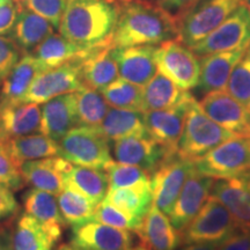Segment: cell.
Masks as SVG:
<instances>
[{
    "instance_id": "f6af8a7d",
    "label": "cell",
    "mask_w": 250,
    "mask_h": 250,
    "mask_svg": "<svg viewBox=\"0 0 250 250\" xmlns=\"http://www.w3.org/2000/svg\"><path fill=\"white\" fill-rule=\"evenodd\" d=\"M18 210L19 204L14 197L13 190L0 184V224L13 217Z\"/></svg>"
},
{
    "instance_id": "30bf717a",
    "label": "cell",
    "mask_w": 250,
    "mask_h": 250,
    "mask_svg": "<svg viewBox=\"0 0 250 250\" xmlns=\"http://www.w3.org/2000/svg\"><path fill=\"white\" fill-rule=\"evenodd\" d=\"M83 59L65 62L41 72L24 94L21 102L43 104L62 94L74 93L83 87L80 67Z\"/></svg>"
},
{
    "instance_id": "60d3db41",
    "label": "cell",
    "mask_w": 250,
    "mask_h": 250,
    "mask_svg": "<svg viewBox=\"0 0 250 250\" xmlns=\"http://www.w3.org/2000/svg\"><path fill=\"white\" fill-rule=\"evenodd\" d=\"M20 2L22 7L46 19L55 28H59L68 0H23Z\"/></svg>"
},
{
    "instance_id": "277c9868",
    "label": "cell",
    "mask_w": 250,
    "mask_h": 250,
    "mask_svg": "<svg viewBox=\"0 0 250 250\" xmlns=\"http://www.w3.org/2000/svg\"><path fill=\"white\" fill-rule=\"evenodd\" d=\"M241 5V0H199L177 20L179 40L190 49L220 26Z\"/></svg>"
},
{
    "instance_id": "44dd1931",
    "label": "cell",
    "mask_w": 250,
    "mask_h": 250,
    "mask_svg": "<svg viewBox=\"0 0 250 250\" xmlns=\"http://www.w3.org/2000/svg\"><path fill=\"white\" fill-rule=\"evenodd\" d=\"M41 132V107L18 102L0 108V142Z\"/></svg>"
},
{
    "instance_id": "8d00e7d4",
    "label": "cell",
    "mask_w": 250,
    "mask_h": 250,
    "mask_svg": "<svg viewBox=\"0 0 250 250\" xmlns=\"http://www.w3.org/2000/svg\"><path fill=\"white\" fill-rule=\"evenodd\" d=\"M103 98L110 107L144 111L143 87L122 79L112 81L101 90Z\"/></svg>"
},
{
    "instance_id": "f5cc1de1",
    "label": "cell",
    "mask_w": 250,
    "mask_h": 250,
    "mask_svg": "<svg viewBox=\"0 0 250 250\" xmlns=\"http://www.w3.org/2000/svg\"><path fill=\"white\" fill-rule=\"evenodd\" d=\"M152 1H154V2H158V4H160V2L162 1V0H152Z\"/></svg>"
},
{
    "instance_id": "9f6ffc18",
    "label": "cell",
    "mask_w": 250,
    "mask_h": 250,
    "mask_svg": "<svg viewBox=\"0 0 250 250\" xmlns=\"http://www.w3.org/2000/svg\"><path fill=\"white\" fill-rule=\"evenodd\" d=\"M20 1H23V0H20Z\"/></svg>"
},
{
    "instance_id": "7c38bea8",
    "label": "cell",
    "mask_w": 250,
    "mask_h": 250,
    "mask_svg": "<svg viewBox=\"0 0 250 250\" xmlns=\"http://www.w3.org/2000/svg\"><path fill=\"white\" fill-rule=\"evenodd\" d=\"M136 239L131 230L90 220L72 227L70 245L81 250H132Z\"/></svg>"
},
{
    "instance_id": "9a60e30c",
    "label": "cell",
    "mask_w": 250,
    "mask_h": 250,
    "mask_svg": "<svg viewBox=\"0 0 250 250\" xmlns=\"http://www.w3.org/2000/svg\"><path fill=\"white\" fill-rule=\"evenodd\" d=\"M214 179L199 174L195 166L184 182L174 208L169 213V220L175 229L181 233L190 221L201 211L210 197Z\"/></svg>"
},
{
    "instance_id": "ba28073f",
    "label": "cell",
    "mask_w": 250,
    "mask_h": 250,
    "mask_svg": "<svg viewBox=\"0 0 250 250\" xmlns=\"http://www.w3.org/2000/svg\"><path fill=\"white\" fill-rule=\"evenodd\" d=\"M196 171L212 179H227L250 170V138L235 137L193 162Z\"/></svg>"
},
{
    "instance_id": "ffe728a7",
    "label": "cell",
    "mask_w": 250,
    "mask_h": 250,
    "mask_svg": "<svg viewBox=\"0 0 250 250\" xmlns=\"http://www.w3.org/2000/svg\"><path fill=\"white\" fill-rule=\"evenodd\" d=\"M78 126L76 93L49 100L41 107V133L59 142L68 131Z\"/></svg>"
},
{
    "instance_id": "d590c367",
    "label": "cell",
    "mask_w": 250,
    "mask_h": 250,
    "mask_svg": "<svg viewBox=\"0 0 250 250\" xmlns=\"http://www.w3.org/2000/svg\"><path fill=\"white\" fill-rule=\"evenodd\" d=\"M74 93L77 100L78 126H99L109 109V104L102 93L87 86H83Z\"/></svg>"
},
{
    "instance_id": "681fc988",
    "label": "cell",
    "mask_w": 250,
    "mask_h": 250,
    "mask_svg": "<svg viewBox=\"0 0 250 250\" xmlns=\"http://www.w3.org/2000/svg\"><path fill=\"white\" fill-rule=\"evenodd\" d=\"M219 243H187L181 250H218Z\"/></svg>"
},
{
    "instance_id": "d6a6232c",
    "label": "cell",
    "mask_w": 250,
    "mask_h": 250,
    "mask_svg": "<svg viewBox=\"0 0 250 250\" xmlns=\"http://www.w3.org/2000/svg\"><path fill=\"white\" fill-rule=\"evenodd\" d=\"M56 243L35 218L23 213L18 219L13 230V250H54Z\"/></svg>"
},
{
    "instance_id": "603a6c76",
    "label": "cell",
    "mask_w": 250,
    "mask_h": 250,
    "mask_svg": "<svg viewBox=\"0 0 250 250\" xmlns=\"http://www.w3.org/2000/svg\"><path fill=\"white\" fill-rule=\"evenodd\" d=\"M80 77L83 85L101 90L118 79V67L111 41L103 43L81 62Z\"/></svg>"
},
{
    "instance_id": "f546056e",
    "label": "cell",
    "mask_w": 250,
    "mask_h": 250,
    "mask_svg": "<svg viewBox=\"0 0 250 250\" xmlns=\"http://www.w3.org/2000/svg\"><path fill=\"white\" fill-rule=\"evenodd\" d=\"M5 143L6 148L19 167L26 161L59 155V144L44 133H31Z\"/></svg>"
},
{
    "instance_id": "ac0fdd59",
    "label": "cell",
    "mask_w": 250,
    "mask_h": 250,
    "mask_svg": "<svg viewBox=\"0 0 250 250\" xmlns=\"http://www.w3.org/2000/svg\"><path fill=\"white\" fill-rule=\"evenodd\" d=\"M73 164L61 155L26 161L20 166L24 182L35 189L57 196L65 188V175Z\"/></svg>"
},
{
    "instance_id": "4dcf8cb0",
    "label": "cell",
    "mask_w": 250,
    "mask_h": 250,
    "mask_svg": "<svg viewBox=\"0 0 250 250\" xmlns=\"http://www.w3.org/2000/svg\"><path fill=\"white\" fill-rule=\"evenodd\" d=\"M144 112L164 110L180 104L189 95V90H183L169 78L158 72L143 87Z\"/></svg>"
},
{
    "instance_id": "11a10c76",
    "label": "cell",
    "mask_w": 250,
    "mask_h": 250,
    "mask_svg": "<svg viewBox=\"0 0 250 250\" xmlns=\"http://www.w3.org/2000/svg\"><path fill=\"white\" fill-rule=\"evenodd\" d=\"M249 111H250V105H249Z\"/></svg>"
},
{
    "instance_id": "7bdbcfd3",
    "label": "cell",
    "mask_w": 250,
    "mask_h": 250,
    "mask_svg": "<svg viewBox=\"0 0 250 250\" xmlns=\"http://www.w3.org/2000/svg\"><path fill=\"white\" fill-rule=\"evenodd\" d=\"M21 49L9 37L0 36V93L6 78L21 58Z\"/></svg>"
},
{
    "instance_id": "f35d334b",
    "label": "cell",
    "mask_w": 250,
    "mask_h": 250,
    "mask_svg": "<svg viewBox=\"0 0 250 250\" xmlns=\"http://www.w3.org/2000/svg\"><path fill=\"white\" fill-rule=\"evenodd\" d=\"M225 90L249 109L250 105V44L234 66Z\"/></svg>"
},
{
    "instance_id": "5bb4252c",
    "label": "cell",
    "mask_w": 250,
    "mask_h": 250,
    "mask_svg": "<svg viewBox=\"0 0 250 250\" xmlns=\"http://www.w3.org/2000/svg\"><path fill=\"white\" fill-rule=\"evenodd\" d=\"M175 154L177 153L169 152L148 134L118 139L112 146V155L117 162L137 166L151 174L166 159Z\"/></svg>"
},
{
    "instance_id": "4fadbf2b",
    "label": "cell",
    "mask_w": 250,
    "mask_h": 250,
    "mask_svg": "<svg viewBox=\"0 0 250 250\" xmlns=\"http://www.w3.org/2000/svg\"><path fill=\"white\" fill-rule=\"evenodd\" d=\"M203 110L212 121L237 137L250 138V111L226 90H213L199 101Z\"/></svg>"
},
{
    "instance_id": "3957f363",
    "label": "cell",
    "mask_w": 250,
    "mask_h": 250,
    "mask_svg": "<svg viewBox=\"0 0 250 250\" xmlns=\"http://www.w3.org/2000/svg\"><path fill=\"white\" fill-rule=\"evenodd\" d=\"M235 134L212 121L191 95L188 101L186 122L177 146V154L184 160L196 162L218 145Z\"/></svg>"
},
{
    "instance_id": "d4e9b609",
    "label": "cell",
    "mask_w": 250,
    "mask_h": 250,
    "mask_svg": "<svg viewBox=\"0 0 250 250\" xmlns=\"http://www.w3.org/2000/svg\"><path fill=\"white\" fill-rule=\"evenodd\" d=\"M23 206L26 213L35 218L45 228L56 242L62 234L65 220L59 210L56 195L33 188L23 196Z\"/></svg>"
},
{
    "instance_id": "ee69618b",
    "label": "cell",
    "mask_w": 250,
    "mask_h": 250,
    "mask_svg": "<svg viewBox=\"0 0 250 250\" xmlns=\"http://www.w3.org/2000/svg\"><path fill=\"white\" fill-rule=\"evenodd\" d=\"M20 11L21 2L19 0H4L0 2V36L11 34Z\"/></svg>"
},
{
    "instance_id": "7dc6e473",
    "label": "cell",
    "mask_w": 250,
    "mask_h": 250,
    "mask_svg": "<svg viewBox=\"0 0 250 250\" xmlns=\"http://www.w3.org/2000/svg\"><path fill=\"white\" fill-rule=\"evenodd\" d=\"M198 1L199 0H162L159 5L177 19Z\"/></svg>"
},
{
    "instance_id": "1f68e13d",
    "label": "cell",
    "mask_w": 250,
    "mask_h": 250,
    "mask_svg": "<svg viewBox=\"0 0 250 250\" xmlns=\"http://www.w3.org/2000/svg\"><path fill=\"white\" fill-rule=\"evenodd\" d=\"M65 184L83 193L96 204L104 199L109 190L108 174L104 169L77 165L72 166L65 175Z\"/></svg>"
},
{
    "instance_id": "4316f807",
    "label": "cell",
    "mask_w": 250,
    "mask_h": 250,
    "mask_svg": "<svg viewBox=\"0 0 250 250\" xmlns=\"http://www.w3.org/2000/svg\"><path fill=\"white\" fill-rule=\"evenodd\" d=\"M45 70L48 68H45L33 54H23L2 85L0 93V108L21 102L35 78Z\"/></svg>"
},
{
    "instance_id": "f907efd6",
    "label": "cell",
    "mask_w": 250,
    "mask_h": 250,
    "mask_svg": "<svg viewBox=\"0 0 250 250\" xmlns=\"http://www.w3.org/2000/svg\"><path fill=\"white\" fill-rule=\"evenodd\" d=\"M57 250H81L79 248H77V247L72 246V245H62L59 247Z\"/></svg>"
},
{
    "instance_id": "9c48e42d",
    "label": "cell",
    "mask_w": 250,
    "mask_h": 250,
    "mask_svg": "<svg viewBox=\"0 0 250 250\" xmlns=\"http://www.w3.org/2000/svg\"><path fill=\"white\" fill-rule=\"evenodd\" d=\"M250 44V12L240 5L232 14L191 50L198 57L246 49Z\"/></svg>"
},
{
    "instance_id": "e0dca14e",
    "label": "cell",
    "mask_w": 250,
    "mask_h": 250,
    "mask_svg": "<svg viewBox=\"0 0 250 250\" xmlns=\"http://www.w3.org/2000/svg\"><path fill=\"white\" fill-rule=\"evenodd\" d=\"M190 98L191 94L173 108L145 112L147 134L171 153H177V146L186 122L188 101Z\"/></svg>"
},
{
    "instance_id": "7a4b0ae2",
    "label": "cell",
    "mask_w": 250,
    "mask_h": 250,
    "mask_svg": "<svg viewBox=\"0 0 250 250\" xmlns=\"http://www.w3.org/2000/svg\"><path fill=\"white\" fill-rule=\"evenodd\" d=\"M117 17V0H68L58 29L73 42L95 45L111 40Z\"/></svg>"
},
{
    "instance_id": "484cf974",
    "label": "cell",
    "mask_w": 250,
    "mask_h": 250,
    "mask_svg": "<svg viewBox=\"0 0 250 250\" xmlns=\"http://www.w3.org/2000/svg\"><path fill=\"white\" fill-rule=\"evenodd\" d=\"M246 49L217 52L201 57V74L197 88L199 93L208 94L224 89L234 66L242 57Z\"/></svg>"
},
{
    "instance_id": "bcb514c9",
    "label": "cell",
    "mask_w": 250,
    "mask_h": 250,
    "mask_svg": "<svg viewBox=\"0 0 250 250\" xmlns=\"http://www.w3.org/2000/svg\"><path fill=\"white\" fill-rule=\"evenodd\" d=\"M218 250H250V234L236 229L232 235L219 243Z\"/></svg>"
},
{
    "instance_id": "816d5d0a",
    "label": "cell",
    "mask_w": 250,
    "mask_h": 250,
    "mask_svg": "<svg viewBox=\"0 0 250 250\" xmlns=\"http://www.w3.org/2000/svg\"><path fill=\"white\" fill-rule=\"evenodd\" d=\"M241 4L245 5L246 7L249 9V12H250V0H241Z\"/></svg>"
},
{
    "instance_id": "7402d4cb",
    "label": "cell",
    "mask_w": 250,
    "mask_h": 250,
    "mask_svg": "<svg viewBox=\"0 0 250 250\" xmlns=\"http://www.w3.org/2000/svg\"><path fill=\"white\" fill-rule=\"evenodd\" d=\"M134 233L149 250H176L181 243L180 233L171 225L169 217L154 204L144 217L142 226Z\"/></svg>"
},
{
    "instance_id": "83f0119b",
    "label": "cell",
    "mask_w": 250,
    "mask_h": 250,
    "mask_svg": "<svg viewBox=\"0 0 250 250\" xmlns=\"http://www.w3.org/2000/svg\"><path fill=\"white\" fill-rule=\"evenodd\" d=\"M54 26L46 19L22 7L12 29L11 39L23 54L33 52L43 41L54 34Z\"/></svg>"
},
{
    "instance_id": "cb8c5ba5",
    "label": "cell",
    "mask_w": 250,
    "mask_h": 250,
    "mask_svg": "<svg viewBox=\"0 0 250 250\" xmlns=\"http://www.w3.org/2000/svg\"><path fill=\"white\" fill-rule=\"evenodd\" d=\"M103 43L95 45H85L73 42L62 35L52 34L30 54L35 56L44 65L45 68H52L68 62L85 59Z\"/></svg>"
},
{
    "instance_id": "ab89813d",
    "label": "cell",
    "mask_w": 250,
    "mask_h": 250,
    "mask_svg": "<svg viewBox=\"0 0 250 250\" xmlns=\"http://www.w3.org/2000/svg\"><path fill=\"white\" fill-rule=\"evenodd\" d=\"M93 220L108 225V226L131 230V232H137L143 224L142 218H137L126 213L110 203L105 202L104 199L96 205Z\"/></svg>"
},
{
    "instance_id": "5b68a950",
    "label": "cell",
    "mask_w": 250,
    "mask_h": 250,
    "mask_svg": "<svg viewBox=\"0 0 250 250\" xmlns=\"http://www.w3.org/2000/svg\"><path fill=\"white\" fill-rule=\"evenodd\" d=\"M59 155L71 164L105 169L112 161L109 140L96 126H76L58 142Z\"/></svg>"
},
{
    "instance_id": "d6986e66",
    "label": "cell",
    "mask_w": 250,
    "mask_h": 250,
    "mask_svg": "<svg viewBox=\"0 0 250 250\" xmlns=\"http://www.w3.org/2000/svg\"><path fill=\"white\" fill-rule=\"evenodd\" d=\"M156 45L115 48L114 56L122 79L144 87L156 74L154 52Z\"/></svg>"
},
{
    "instance_id": "836d02e7",
    "label": "cell",
    "mask_w": 250,
    "mask_h": 250,
    "mask_svg": "<svg viewBox=\"0 0 250 250\" xmlns=\"http://www.w3.org/2000/svg\"><path fill=\"white\" fill-rule=\"evenodd\" d=\"M104 201L126 213L144 219L153 204L152 186L108 190Z\"/></svg>"
},
{
    "instance_id": "6da1fadb",
    "label": "cell",
    "mask_w": 250,
    "mask_h": 250,
    "mask_svg": "<svg viewBox=\"0 0 250 250\" xmlns=\"http://www.w3.org/2000/svg\"><path fill=\"white\" fill-rule=\"evenodd\" d=\"M118 17L111 45L115 48L159 45L179 39L176 18L161 6L143 0H117Z\"/></svg>"
},
{
    "instance_id": "8992f818",
    "label": "cell",
    "mask_w": 250,
    "mask_h": 250,
    "mask_svg": "<svg viewBox=\"0 0 250 250\" xmlns=\"http://www.w3.org/2000/svg\"><path fill=\"white\" fill-rule=\"evenodd\" d=\"M237 229L235 221L223 203L208 197L201 211L180 233L183 243H221Z\"/></svg>"
},
{
    "instance_id": "f1b7e54d",
    "label": "cell",
    "mask_w": 250,
    "mask_h": 250,
    "mask_svg": "<svg viewBox=\"0 0 250 250\" xmlns=\"http://www.w3.org/2000/svg\"><path fill=\"white\" fill-rule=\"evenodd\" d=\"M109 142L131 136L147 134L145 124V112L110 107L101 124L96 126Z\"/></svg>"
},
{
    "instance_id": "b9f144b4",
    "label": "cell",
    "mask_w": 250,
    "mask_h": 250,
    "mask_svg": "<svg viewBox=\"0 0 250 250\" xmlns=\"http://www.w3.org/2000/svg\"><path fill=\"white\" fill-rule=\"evenodd\" d=\"M0 184L6 186L13 191L21 189L24 182L20 167L13 160L6 148L5 143L0 142Z\"/></svg>"
},
{
    "instance_id": "2e32d148",
    "label": "cell",
    "mask_w": 250,
    "mask_h": 250,
    "mask_svg": "<svg viewBox=\"0 0 250 250\" xmlns=\"http://www.w3.org/2000/svg\"><path fill=\"white\" fill-rule=\"evenodd\" d=\"M210 195L226 206L237 229L250 234V170L234 177L214 180Z\"/></svg>"
},
{
    "instance_id": "52a82bcc",
    "label": "cell",
    "mask_w": 250,
    "mask_h": 250,
    "mask_svg": "<svg viewBox=\"0 0 250 250\" xmlns=\"http://www.w3.org/2000/svg\"><path fill=\"white\" fill-rule=\"evenodd\" d=\"M154 58L159 72L169 78L180 88L190 90L198 85L201 61L179 39L166 41L156 45Z\"/></svg>"
},
{
    "instance_id": "8fae6325",
    "label": "cell",
    "mask_w": 250,
    "mask_h": 250,
    "mask_svg": "<svg viewBox=\"0 0 250 250\" xmlns=\"http://www.w3.org/2000/svg\"><path fill=\"white\" fill-rule=\"evenodd\" d=\"M193 169V162L179 154L169 156L152 173L153 204L169 215L186 180Z\"/></svg>"
},
{
    "instance_id": "74e56055",
    "label": "cell",
    "mask_w": 250,
    "mask_h": 250,
    "mask_svg": "<svg viewBox=\"0 0 250 250\" xmlns=\"http://www.w3.org/2000/svg\"><path fill=\"white\" fill-rule=\"evenodd\" d=\"M104 170L108 174L109 190L118 189V188L152 186V174L137 166L125 165L112 160Z\"/></svg>"
},
{
    "instance_id": "e575fe53",
    "label": "cell",
    "mask_w": 250,
    "mask_h": 250,
    "mask_svg": "<svg viewBox=\"0 0 250 250\" xmlns=\"http://www.w3.org/2000/svg\"><path fill=\"white\" fill-rule=\"evenodd\" d=\"M57 201L65 223L72 227L93 220L94 212L98 205L83 193L66 184L57 195Z\"/></svg>"
},
{
    "instance_id": "db71d44e",
    "label": "cell",
    "mask_w": 250,
    "mask_h": 250,
    "mask_svg": "<svg viewBox=\"0 0 250 250\" xmlns=\"http://www.w3.org/2000/svg\"><path fill=\"white\" fill-rule=\"evenodd\" d=\"M2 1H4V0H0V2H2Z\"/></svg>"
},
{
    "instance_id": "c3c4849f",
    "label": "cell",
    "mask_w": 250,
    "mask_h": 250,
    "mask_svg": "<svg viewBox=\"0 0 250 250\" xmlns=\"http://www.w3.org/2000/svg\"><path fill=\"white\" fill-rule=\"evenodd\" d=\"M0 250H13V232L0 228Z\"/></svg>"
}]
</instances>
